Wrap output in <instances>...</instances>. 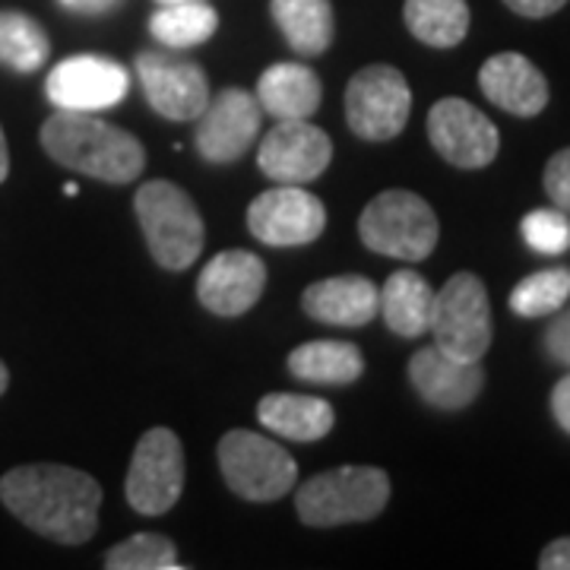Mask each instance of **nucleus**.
Listing matches in <instances>:
<instances>
[{"instance_id": "f257e3e1", "label": "nucleus", "mask_w": 570, "mask_h": 570, "mask_svg": "<svg viewBox=\"0 0 570 570\" xmlns=\"http://www.w3.org/2000/svg\"><path fill=\"white\" fill-rule=\"evenodd\" d=\"M0 501L20 523L61 546H82L96 535L102 485L80 469L36 463L0 479Z\"/></svg>"}, {"instance_id": "f03ea898", "label": "nucleus", "mask_w": 570, "mask_h": 570, "mask_svg": "<svg viewBox=\"0 0 570 570\" xmlns=\"http://www.w3.org/2000/svg\"><path fill=\"white\" fill-rule=\"evenodd\" d=\"M45 153L63 168L108 184H130L146 168L142 142L92 111H61L41 124Z\"/></svg>"}, {"instance_id": "7ed1b4c3", "label": "nucleus", "mask_w": 570, "mask_h": 570, "mask_svg": "<svg viewBox=\"0 0 570 570\" xmlns=\"http://www.w3.org/2000/svg\"><path fill=\"white\" fill-rule=\"evenodd\" d=\"M134 209L156 264L171 273L197 264L206 238L204 216L178 184L146 181L134 197Z\"/></svg>"}, {"instance_id": "20e7f679", "label": "nucleus", "mask_w": 570, "mask_h": 570, "mask_svg": "<svg viewBox=\"0 0 570 570\" xmlns=\"http://www.w3.org/2000/svg\"><path fill=\"white\" fill-rule=\"evenodd\" d=\"M390 501V475L377 466L326 469L307 479L295 494V510L305 527L326 530L374 520Z\"/></svg>"}, {"instance_id": "39448f33", "label": "nucleus", "mask_w": 570, "mask_h": 570, "mask_svg": "<svg viewBox=\"0 0 570 570\" xmlns=\"http://www.w3.org/2000/svg\"><path fill=\"white\" fill-rule=\"evenodd\" d=\"M358 238L374 254L419 264L438 247L441 225L425 197L412 190H384L362 209Z\"/></svg>"}, {"instance_id": "423d86ee", "label": "nucleus", "mask_w": 570, "mask_h": 570, "mask_svg": "<svg viewBox=\"0 0 570 570\" xmlns=\"http://www.w3.org/2000/svg\"><path fill=\"white\" fill-rule=\"evenodd\" d=\"M219 469L228 489L245 501H279L298 482V463L261 431L235 428L219 441Z\"/></svg>"}, {"instance_id": "0eeeda50", "label": "nucleus", "mask_w": 570, "mask_h": 570, "mask_svg": "<svg viewBox=\"0 0 570 570\" xmlns=\"http://www.w3.org/2000/svg\"><path fill=\"white\" fill-rule=\"evenodd\" d=\"M434 346L460 362H482L491 348L494 324L485 283L475 273H453L444 288L434 295L431 324Z\"/></svg>"}, {"instance_id": "6e6552de", "label": "nucleus", "mask_w": 570, "mask_h": 570, "mask_svg": "<svg viewBox=\"0 0 570 570\" xmlns=\"http://www.w3.org/2000/svg\"><path fill=\"white\" fill-rule=\"evenodd\" d=\"M184 448L171 428H149L134 448L124 494L140 517H163L184 494Z\"/></svg>"}, {"instance_id": "1a4fd4ad", "label": "nucleus", "mask_w": 570, "mask_h": 570, "mask_svg": "<svg viewBox=\"0 0 570 570\" xmlns=\"http://www.w3.org/2000/svg\"><path fill=\"white\" fill-rule=\"evenodd\" d=\"M412 111V89L403 70L390 63H371L346 86V121L355 137L387 142L403 134Z\"/></svg>"}, {"instance_id": "9d476101", "label": "nucleus", "mask_w": 570, "mask_h": 570, "mask_svg": "<svg viewBox=\"0 0 570 570\" xmlns=\"http://www.w3.org/2000/svg\"><path fill=\"white\" fill-rule=\"evenodd\" d=\"M250 235L269 247H302L317 242L326 228V206L302 184H279L247 206Z\"/></svg>"}, {"instance_id": "9b49d317", "label": "nucleus", "mask_w": 570, "mask_h": 570, "mask_svg": "<svg viewBox=\"0 0 570 570\" xmlns=\"http://www.w3.org/2000/svg\"><path fill=\"white\" fill-rule=\"evenodd\" d=\"M428 140L444 163L456 165L463 171L485 168L498 159V149H501V134L489 121V115L466 99H453V96L431 105Z\"/></svg>"}, {"instance_id": "f8f14e48", "label": "nucleus", "mask_w": 570, "mask_h": 570, "mask_svg": "<svg viewBox=\"0 0 570 570\" xmlns=\"http://www.w3.org/2000/svg\"><path fill=\"white\" fill-rule=\"evenodd\" d=\"M137 77L153 111L168 121H197L209 102L204 67L171 51H140Z\"/></svg>"}, {"instance_id": "ddd939ff", "label": "nucleus", "mask_w": 570, "mask_h": 570, "mask_svg": "<svg viewBox=\"0 0 570 570\" xmlns=\"http://www.w3.org/2000/svg\"><path fill=\"white\" fill-rule=\"evenodd\" d=\"M130 77L121 63L102 55H73L63 58L45 82V92L61 111H102L124 102Z\"/></svg>"}, {"instance_id": "4468645a", "label": "nucleus", "mask_w": 570, "mask_h": 570, "mask_svg": "<svg viewBox=\"0 0 570 570\" xmlns=\"http://www.w3.org/2000/svg\"><path fill=\"white\" fill-rule=\"evenodd\" d=\"M261 115L264 108L257 96L245 89H223L216 99H209L197 118V149L206 163L228 165L238 163L254 140L261 137Z\"/></svg>"}, {"instance_id": "2eb2a0df", "label": "nucleus", "mask_w": 570, "mask_h": 570, "mask_svg": "<svg viewBox=\"0 0 570 570\" xmlns=\"http://www.w3.org/2000/svg\"><path fill=\"white\" fill-rule=\"evenodd\" d=\"M333 159V142L311 121H279L257 153V168L276 184H307L321 178Z\"/></svg>"}, {"instance_id": "dca6fc26", "label": "nucleus", "mask_w": 570, "mask_h": 570, "mask_svg": "<svg viewBox=\"0 0 570 570\" xmlns=\"http://www.w3.org/2000/svg\"><path fill=\"white\" fill-rule=\"evenodd\" d=\"M266 288V264L250 250H223L204 266L197 298L209 314L242 317L261 302Z\"/></svg>"}, {"instance_id": "f3484780", "label": "nucleus", "mask_w": 570, "mask_h": 570, "mask_svg": "<svg viewBox=\"0 0 570 570\" xmlns=\"http://www.w3.org/2000/svg\"><path fill=\"white\" fill-rule=\"evenodd\" d=\"M409 381L428 406L460 412L479 400L485 387V367L482 362H460L438 346H425L409 362Z\"/></svg>"}, {"instance_id": "a211bd4d", "label": "nucleus", "mask_w": 570, "mask_h": 570, "mask_svg": "<svg viewBox=\"0 0 570 570\" xmlns=\"http://www.w3.org/2000/svg\"><path fill=\"white\" fill-rule=\"evenodd\" d=\"M479 89L485 99L513 118H535L549 105L546 73L520 51H501L479 70Z\"/></svg>"}, {"instance_id": "6ab92c4d", "label": "nucleus", "mask_w": 570, "mask_h": 570, "mask_svg": "<svg viewBox=\"0 0 570 570\" xmlns=\"http://www.w3.org/2000/svg\"><path fill=\"white\" fill-rule=\"evenodd\" d=\"M302 307L311 321L330 326H365L381 311V288L367 276H330L307 285Z\"/></svg>"}, {"instance_id": "aec40b11", "label": "nucleus", "mask_w": 570, "mask_h": 570, "mask_svg": "<svg viewBox=\"0 0 570 570\" xmlns=\"http://www.w3.org/2000/svg\"><path fill=\"white\" fill-rule=\"evenodd\" d=\"M321 99V77L305 63H273L257 80V102L276 121H311Z\"/></svg>"}, {"instance_id": "412c9836", "label": "nucleus", "mask_w": 570, "mask_h": 570, "mask_svg": "<svg viewBox=\"0 0 570 570\" xmlns=\"http://www.w3.org/2000/svg\"><path fill=\"white\" fill-rule=\"evenodd\" d=\"M257 419L266 431L298 444L321 441L336 425L333 406L321 396H305V393H266L257 403Z\"/></svg>"}, {"instance_id": "4be33fe9", "label": "nucleus", "mask_w": 570, "mask_h": 570, "mask_svg": "<svg viewBox=\"0 0 570 570\" xmlns=\"http://www.w3.org/2000/svg\"><path fill=\"white\" fill-rule=\"evenodd\" d=\"M292 377L307 384H326V387H346L365 374V355L355 343L343 340H314L298 346L288 355Z\"/></svg>"}, {"instance_id": "5701e85b", "label": "nucleus", "mask_w": 570, "mask_h": 570, "mask_svg": "<svg viewBox=\"0 0 570 570\" xmlns=\"http://www.w3.org/2000/svg\"><path fill=\"white\" fill-rule=\"evenodd\" d=\"M431 307H434V288L425 276L412 269H396L381 288V311L384 324L403 340H415L428 333L431 324Z\"/></svg>"}, {"instance_id": "b1692460", "label": "nucleus", "mask_w": 570, "mask_h": 570, "mask_svg": "<svg viewBox=\"0 0 570 570\" xmlns=\"http://www.w3.org/2000/svg\"><path fill=\"white\" fill-rule=\"evenodd\" d=\"M269 13L295 55L317 58L330 48L336 26L330 0H269Z\"/></svg>"}, {"instance_id": "393cba45", "label": "nucleus", "mask_w": 570, "mask_h": 570, "mask_svg": "<svg viewBox=\"0 0 570 570\" xmlns=\"http://www.w3.org/2000/svg\"><path fill=\"white\" fill-rule=\"evenodd\" d=\"M406 29L428 48H456L469 36L466 0H406L403 7Z\"/></svg>"}, {"instance_id": "a878e982", "label": "nucleus", "mask_w": 570, "mask_h": 570, "mask_svg": "<svg viewBox=\"0 0 570 570\" xmlns=\"http://www.w3.org/2000/svg\"><path fill=\"white\" fill-rule=\"evenodd\" d=\"M219 29V13L206 0H190V3H165L149 17V32L163 48L171 51H187L197 48L216 36Z\"/></svg>"}, {"instance_id": "bb28decb", "label": "nucleus", "mask_w": 570, "mask_h": 570, "mask_svg": "<svg viewBox=\"0 0 570 570\" xmlns=\"http://www.w3.org/2000/svg\"><path fill=\"white\" fill-rule=\"evenodd\" d=\"M51 55L48 32L20 10H0V63L17 73H36Z\"/></svg>"}, {"instance_id": "cd10ccee", "label": "nucleus", "mask_w": 570, "mask_h": 570, "mask_svg": "<svg viewBox=\"0 0 570 570\" xmlns=\"http://www.w3.org/2000/svg\"><path fill=\"white\" fill-rule=\"evenodd\" d=\"M570 298V269L554 266L532 273L510 292V311L520 317H546Z\"/></svg>"}, {"instance_id": "c85d7f7f", "label": "nucleus", "mask_w": 570, "mask_h": 570, "mask_svg": "<svg viewBox=\"0 0 570 570\" xmlns=\"http://www.w3.org/2000/svg\"><path fill=\"white\" fill-rule=\"evenodd\" d=\"M108 570H181V558L171 539L156 532H137L105 554Z\"/></svg>"}, {"instance_id": "c756f323", "label": "nucleus", "mask_w": 570, "mask_h": 570, "mask_svg": "<svg viewBox=\"0 0 570 570\" xmlns=\"http://www.w3.org/2000/svg\"><path fill=\"white\" fill-rule=\"evenodd\" d=\"M520 232H523V242L546 257L564 254L570 247V219L561 209H532L520 223Z\"/></svg>"}, {"instance_id": "7c9ffc66", "label": "nucleus", "mask_w": 570, "mask_h": 570, "mask_svg": "<svg viewBox=\"0 0 570 570\" xmlns=\"http://www.w3.org/2000/svg\"><path fill=\"white\" fill-rule=\"evenodd\" d=\"M542 184H546V194L551 197V204L558 206L561 213H570V146L554 153L546 165V175H542Z\"/></svg>"}, {"instance_id": "2f4dec72", "label": "nucleus", "mask_w": 570, "mask_h": 570, "mask_svg": "<svg viewBox=\"0 0 570 570\" xmlns=\"http://www.w3.org/2000/svg\"><path fill=\"white\" fill-rule=\"evenodd\" d=\"M546 352H549L554 362L570 367V314L558 317L546 333Z\"/></svg>"}, {"instance_id": "473e14b6", "label": "nucleus", "mask_w": 570, "mask_h": 570, "mask_svg": "<svg viewBox=\"0 0 570 570\" xmlns=\"http://www.w3.org/2000/svg\"><path fill=\"white\" fill-rule=\"evenodd\" d=\"M508 10H513L517 17H527V20H546L551 13H558L568 0H504Z\"/></svg>"}, {"instance_id": "72a5a7b5", "label": "nucleus", "mask_w": 570, "mask_h": 570, "mask_svg": "<svg viewBox=\"0 0 570 570\" xmlns=\"http://www.w3.org/2000/svg\"><path fill=\"white\" fill-rule=\"evenodd\" d=\"M539 568L542 570H570V535L554 539L546 551L539 554Z\"/></svg>"}, {"instance_id": "f704fd0d", "label": "nucleus", "mask_w": 570, "mask_h": 570, "mask_svg": "<svg viewBox=\"0 0 570 570\" xmlns=\"http://www.w3.org/2000/svg\"><path fill=\"white\" fill-rule=\"evenodd\" d=\"M551 415H554V422L570 434V374L568 377H561V381L554 384V390H551Z\"/></svg>"}, {"instance_id": "c9c22d12", "label": "nucleus", "mask_w": 570, "mask_h": 570, "mask_svg": "<svg viewBox=\"0 0 570 570\" xmlns=\"http://www.w3.org/2000/svg\"><path fill=\"white\" fill-rule=\"evenodd\" d=\"M67 10L82 13V17H102L108 10L121 7V0H61Z\"/></svg>"}, {"instance_id": "e433bc0d", "label": "nucleus", "mask_w": 570, "mask_h": 570, "mask_svg": "<svg viewBox=\"0 0 570 570\" xmlns=\"http://www.w3.org/2000/svg\"><path fill=\"white\" fill-rule=\"evenodd\" d=\"M10 175V149H7V137H3V127H0V184L7 181Z\"/></svg>"}, {"instance_id": "4c0bfd02", "label": "nucleus", "mask_w": 570, "mask_h": 570, "mask_svg": "<svg viewBox=\"0 0 570 570\" xmlns=\"http://www.w3.org/2000/svg\"><path fill=\"white\" fill-rule=\"evenodd\" d=\"M7 384H10V371H7V365L0 362V396H3V390H7Z\"/></svg>"}, {"instance_id": "58836bf2", "label": "nucleus", "mask_w": 570, "mask_h": 570, "mask_svg": "<svg viewBox=\"0 0 570 570\" xmlns=\"http://www.w3.org/2000/svg\"><path fill=\"white\" fill-rule=\"evenodd\" d=\"M63 194H67V197H77V194H80V187L70 181V184H67V187H63Z\"/></svg>"}, {"instance_id": "ea45409f", "label": "nucleus", "mask_w": 570, "mask_h": 570, "mask_svg": "<svg viewBox=\"0 0 570 570\" xmlns=\"http://www.w3.org/2000/svg\"><path fill=\"white\" fill-rule=\"evenodd\" d=\"M159 7H165V3H190V0H156Z\"/></svg>"}]
</instances>
